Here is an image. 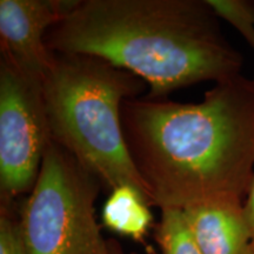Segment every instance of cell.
Instances as JSON below:
<instances>
[{"label":"cell","instance_id":"obj_4","mask_svg":"<svg viewBox=\"0 0 254 254\" xmlns=\"http://www.w3.org/2000/svg\"><path fill=\"white\" fill-rule=\"evenodd\" d=\"M101 183L51 141L19 218L28 254H111L95 218Z\"/></svg>","mask_w":254,"mask_h":254},{"label":"cell","instance_id":"obj_9","mask_svg":"<svg viewBox=\"0 0 254 254\" xmlns=\"http://www.w3.org/2000/svg\"><path fill=\"white\" fill-rule=\"evenodd\" d=\"M155 239L163 254H201L187 226L183 209H161Z\"/></svg>","mask_w":254,"mask_h":254},{"label":"cell","instance_id":"obj_13","mask_svg":"<svg viewBox=\"0 0 254 254\" xmlns=\"http://www.w3.org/2000/svg\"><path fill=\"white\" fill-rule=\"evenodd\" d=\"M109 246H110V252L111 254H123L122 249H120L119 244L116 243V241H109Z\"/></svg>","mask_w":254,"mask_h":254},{"label":"cell","instance_id":"obj_14","mask_svg":"<svg viewBox=\"0 0 254 254\" xmlns=\"http://www.w3.org/2000/svg\"><path fill=\"white\" fill-rule=\"evenodd\" d=\"M253 80H254V79H253Z\"/></svg>","mask_w":254,"mask_h":254},{"label":"cell","instance_id":"obj_3","mask_svg":"<svg viewBox=\"0 0 254 254\" xmlns=\"http://www.w3.org/2000/svg\"><path fill=\"white\" fill-rule=\"evenodd\" d=\"M145 86L138 75L103 59L65 53H55L41 84L52 140L110 192L131 185L147 199L122 123L123 104L142 93Z\"/></svg>","mask_w":254,"mask_h":254},{"label":"cell","instance_id":"obj_5","mask_svg":"<svg viewBox=\"0 0 254 254\" xmlns=\"http://www.w3.org/2000/svg\"><path fill=\"white\" fill-rule=\"evenodd\" d=\"M52 141L41 82L0 63L1 201L30 193Z\"/></svg>","mask_w":254,"mask_h":254},{"label":"cell","instance_id":"obj_12","mask_svg":"<svg viewBox=\"0 0 254 254\" xmlns=\"http://www.w3.org/2000/svg\"><path fill=\"white\" fill-rule=\"evenodd\" d=\"M244 206H245V214H246L247 222H249L251 234H252L253 247H254V179L252 182V185L250 187L249 193H247V199Z\"/></svg>","mask_w":254,"mask_h":254},{"label":"cell","instance_id":"obj_10","mask_svg":"<svg viewBox=\"0 0 254 254\" xmlns=\"http://www.w3.org/2000/svg\"><path fill=\"white\" fill-rule=\"evenodd\" d=\"M218 18L239 32L254 50V2L245 0H206Z\"/></svg>","mask_w":254,"mask_h":254},{"label":"cell","instance_id":"obj_7","mask_svg":"<svg viewBox=\"0 0 254 254\" xmlns=\"http://www.w3.org/2000/svg\"><path fill=\"white\" fill-rule=\"evenodd\" d=\"M244 204L239 196L221 195L183 209L201 254H254Z\"/></svg>","mask_w":254,"mask_h":254},{"label":"cell","instance_id":"obj_1","mask_svg":"<svg viewBox=\"0 0 254 254\" xmlns=\"http://www.w3.org/2000/svg\"><path fill=\"white\" fill-rule=\"evenodd\" d=\"M125 142L150 206L185 209L221 195L243 199L254 179V80L217 82L198 104L132 98Z\"/></svg>","mask_w":254,"mask_h":254},{"label":"cell","instance_id":"obj_11","mask_svg":"<svg viewBox=\"0 0 254 254\" xmlns=\"http://www.w3.org/2000/svg\"><path fill=\"white\" fill-rule=\"evenodd\" d=\"M11 201H1L0 209V254H28L20 218L12 212Z\"/></svg>","mask_w":254,"mask_h":254},{"label":"cell","instance_id":"obj_8","mask_svg":"<svg viewBox=\"0 0 254 254\" xmlns=\"http://www.w3.org/2000/svg\"><path fill=\"white\" fill-rule=\"evenodd\" d=\"M109 230L134 241H142L150 230L152 213L147 199L136 187L122 185L111 190L101 213Z\"/></svg>","mask_w":254,"mask_h":254},{"label":"cell","instance_id":"obj_2","mask_svg":"<svg viewBox=\"0 0 254 254\" xmlns=\"http://www.w3.org/2000/svg\"><path fill=\"white\" fill-rule=\"evenodd\" d=\"M45 43L53 53L95 57L138 75L151 98L238 77L244 64L206 0H81Z\"/></svg>","mask_w":254,"mask_h":254},{"label":"cell","instance_id":"obj_6","mask_svg":"<svg viewBox=\"0 0 254 254\" xmlns=\"http://www.w3.org/2000/svg\"><path fill=\"white\" fill-rule=\"evenodd\" d=\"M81 0H0L1 60L43 84L55 60L45 38Z\"/></svg>","mask_w":254,"mask_h":254}]
</instances>
